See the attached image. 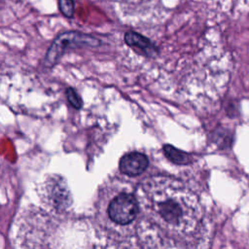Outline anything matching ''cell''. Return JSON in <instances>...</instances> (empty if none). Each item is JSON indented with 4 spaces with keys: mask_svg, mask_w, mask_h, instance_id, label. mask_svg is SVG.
I'll return each mask as SVG.
<instances>
[{
    "mask_svg": "<svg viewBox=\"0 0 249 249\" xmlns=\"http://www.w3.org/2000/svg\"><path fill=\"white\" fill-rule=\"evenodd\" d=\"M148 166L147 157L138 152H132L124 155L120 160V170L128 176L141 174Z\"/></svg>",
    "mask_w": 249,
    "mask_h": 249,
    "instance_id": "obj_4",
    "label": "cell"
},
{
    "mask_svg": "<svg viewBox=\"0 0 249 249\" xmlns=\"http://www.w3.org/2000/svg\"><path fill=\"white\" fill-rule=\"evenodd\" d=\"M177 189H175V194L166 195L160 197L157 204V213L160 220L172 229H184V224L189 222L192 213L185 203V196L182 194L176 195Z\"/></svg>",
    "mask_w": 249,
    "mask_h": 249,
    "instance_id": "obj_1",
    "label": "cell"
},
{
    "mask_svg": "<svg viewBox=\"0 0 249 249\" xmlns=\"http://www.w3.org/2000/svg\"><path fill=\"white\" fill-rule=\"evenodd\" d=\"M66 96H67V99L68 101L70 102V104L76 108V109H79L81 108L82 106V100L81 98L79 97V95L77 94V92L73 89H68L66 90Z\"/></svg>",
    "mask_w": 249,
    "mask_h": 249,
    "instance_id": "obj_8",
    "label": "cell"
},
{
    "mask_svg": "<svg viewBox=\"0 0 249 249\" xmlns=\"http://www.w3.org/2000/svg\"><path fill=\"white\" fill-rule=\"evenodd\" d=\"M99 40H97L96 38L80 32L70 31L62 33L53 41V43L50 47L45 57V63L48 67H52L57 62L61 54H63L67 49L81 47H96L99 45Z\"/></svg>",
    "mask_w": 249,
    "mask_h": 249,
    "instance_id": "obj_2",
    "label": "cell"
},
{
    "mask_svg": "<svg viewBox=\"0 0 249 249\" xmlns=\"http://www.w3.org/2000/svg\"><path fill=\"white\" fill-rule=\"evenodd\" d=\"M137 214V203L135 197L130 194L117 196L108 206L110 219L119 225L131 223Z\"/></svg>",
    "mask_w": 249,
    "mask_h": 249,
    "instance_id": "obj_3",
    "label": "cell"
},
{
    "mask_svg": "<svg viewBox=\"0 0 249 249\" xmlns=\"http://www.w3.org/2000/svg\"><path fill=\"white\" fill-rule=\"evenodd\" d=\"M163 152L171 161L177 164H186L191 160V158L187 153L180 151L168 144L163 146Z\"/></svg>",
    "mask_w": 249,
    "mask_h": 249,
    "instance_id": "obj_6",
    "label": "cell"
},
{
    "mask_svg": "<svg viewBox=\"0 0 249 249\" xmlns=\"http://www.w3.org/2000/svg\"><path fill=\"white\" fill-rule=\"evenodd\" d=\"M58 6L61 13L67 17L71 18L74 14V1L73 0H58Z\"/></svg>",
    "mask_w": 249,
    "mask_h": 249,
    "instance_id": "obj_7",
    "label": "cell"
},
{
    "mask_svg": "<svg viewBox=\"0 0 249 249\" xmlns=\"http://www.w3.org/2000/svg\"><path fill=\"white\" fill-rule=\"evenodd\" d=\"M124 40L128 46L138 51H142L146 54H151L153 52V47L151 42L147 38L143 37L142 35L136 32H132V31L127 32L124 36Z\"/></svg>",
    "mask_w": 249,
    "mask_h": 249,
    "instance_id": "obj_5",
    "label": "cell"
}]
</instances>
